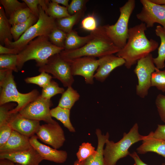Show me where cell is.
Masks as SVG:
<instances>
[{"label":"cell","mask_w":165,"mask_h":165,"mask_svg":"<svg viewBox=\"0 0 165 165\" xmlns=\"http://www.w3.org/2000/svg\"><path fill=\"white\" fill-rule=\"evenodd\" d=\"M152 2L161 5H165V0H150Z\"/></svg>","instance_id":"cell-49"},{"label":"cell","mask_w":165,"mask_h":165,"mask_svg":"<svg viewBox=\"0 0 165 165\" xmlns=\"http://www.w3.org/2000/svg\"><path fill=\"white\" fill-rule=\"evenodd\" d=\"M50 113L52 117L60 121L70 132H75L70 120V110L57 106L50 110Z\"/></svg>","instance_id":"cell-24"},{"label":"cell","mask_w":165,"mask_h":165,"mask_svg":"<svg viewBox=\"0 0 165 165\" xmlns=\"http://www.w3.org/2000/svg\"><path fill=\"white\" fill-rule=\"evenodd\" d=\"M64 49L52 43L48 36L38 37L30 42L17 54V68L20 70L24 64L30 60H35L36 65L41 67L47 63L51 57L60 53Z\"/></svg>","instance_id":"cell-4"},{"label":"cell","mask_w":165,"mask_h":165,"mask_svg":"<svg viewBox=\"0 0 165 165\" xmlns=\"http://www.w3.org/2000/svg\"><path fill=\"white\" fill-rule=\"evenodd\" d=\"M137 152L140 154L152 152L161 156L165 159V140L153 137L150 133L145 136L142 144L136 149Z\"/></svg>","instance_id":"cell-19"},{"label":"cell","mask_w":165,"mask_h":165,"mask_svg":"<svg viewBox=\"0 0 165 165\" xmlns=\"http://www.w3.org/2000/svg\"><path fill=\"white\" fill-rule=\"evenodd\" d=\"M0 165H21L6 159H0Z\"/></svg>","instance_id":"cell-47"},{"label":"cell","mask_w":165,"mask_h":165,"mask_svg":"<svg viewBox=\"0 0 165 165\" xmlns=\"http://www.w3.org/2000/svg\"><path fill=\"white\" fill-rule=\"evenodd\" d=\"M135 6V1L128 0L119 8V16L113 25L103 26L105 32L114 44L120 49L125 45L128 38V24Z\"/></svg>","instance_id":"cell-7"},{"label":"cell","mask_w":165,"mask_h":165,"mask_svg":"<svg viewBox=\"0 0 165 165\" xmlns=\"http://www.w3.org/2000/svg\"><path fill=\"white\" fill-rule=\"evenodd\" d=\"M38 70L40 72L50 73L66 87L71 86L74 81L70 62L64 59L59 53L51 57L45 65L39 67Z\"/></svg>","instance_id":"cell-8"},{"label":"cell","mask_w":165,"mask_h":165,"mask_svg":"<svg viewBox=\"0 0 165 165\" xmlns=\"http://www.w3.org/2000/svg\"><path fill=\"white\" fill-rule=\"evenodd\" d=\"M129 156L134 160V165H148L141 160L136 152H134L132 153H130Z\"/></svg>","instance_id":"cell-45"},{"label":"cell","mask_w":165,"mask_h":165,"mask_svg":"<svg viewBox=\"0 0 165 165\" xmlns=\"http://www.w3.org/2000/svg\"><path fill=\"white\" fill-rule=\"evenodd\" d=\"M99 66L94 75V78L103 82L110 73L116 68L125 64L122 58L114 54L106 55L99 58Z\"/></svg>","instance_id":"cell-17"},{"label":"cell","mask_w":165,"mask_h":165,"mask_svg":"<svg viewBox=\"0 0 165 165\" xmlns=\"http://www.w3.org/2000/svg\"><path fill=\"white\" fill-rule=\"evenodd\" d=\"M49 1L40 0V5L44 11L48 15V4Z\"/></svg>","instance_id":"cell-46"},{"label":"cell","mask_w":165,"mask_h":165,"mask_svg":"<svg viewBox=\"0 0 165 165\" xmlns=\"http://www.w3.org/2000/svg\"><path fill=\"white\" fill-rule=\"evenodd\" d=\"M87 0H72L67 7L69 14L70 15L83 11H85Z\"/></svg>","instance_id":"cell-38"},{"label":"cell","mask_w":165,"mask_h":165,"mask_svg":"<svg viewBox=\"0 0 165 165\" xmlns=\"http://www.w3.org/2000/svg\"><path fill=\"white\" fill-rule=\"evenodd\" d=\"M7 159L21 165H39L43 160L32 146L24 150L0 153V159Z\"/></svg>","instance_id":"cell-14"},{"label":"cell","mask_w":165,"mask_h":165,"mask_svg":"<svg viewBox=\"0 0 165 165\" xmlns=\"http://www.w3.org/2000/svg\"><path fill=\"white\" fill-rule=\"evenodd\" d=\"M48 15L55 19L70 16L68 13L67 7L61 6L52 1H49L48 4Z\"/></svg>","instance_id":"cell-29"},{"label":"cell","mask_w":165,"mask_h":165,"mask_svg":"<svg viewBox=\"0 0 165 165\" xmlns=\"http://www.w3.org/2000/svg\"><path fill=\"white\" fill-rule=\"evenodd\" d=\"M64 91L63 88L60 87L55 81L51 80L47 85L42 88L41 96L44 98L50 100L52 97L58 94H62Z\"/></svg>","instance_id":"cell-31"},{"label":"cell","mask_w":165,"mask_h":165,"mask_svg":"<svg viewBox=\"0 0 165 165\" xmlns=\"http://www.w3.org/2000/svg\"><path fill=\"white\" fill-rule=\"evenodd\" d=\"M52 78L48 73L42 72L37 76L27 77L24 80L26 83L34 84L43 88L51 81Z\"/></svg>","instance_id":"cell-34"},{"label":"cell","mask_w":165,"mask_h":165,"mask_svg":"<svg viewBox=\"0 0 165 165\" xmlns=\"http://www.w3.org/2000/svg\"><path fill=\"white\" fill-rule=\"evenodd\" d=\"M31 147L29 138L13 130L6 142L0 147V153L24 150Z\"/></svg>","instance_id":"cell-18"},{"label":"cell","mask_w":165,"mask_h":165,"mask_svg":"<svg viewBox=\"0 0 165 165\" xmlns=\"http://www.w3.org/2000/svg\"><path fill=\"white\" fill-rule=\"evenodd\" d=\"M20 51L17 49L8 48L0 44V54H17Z\"/></svg>","instance_id":"cell-44"},{"label":"cell","mask_w":165,"mask_h":165,"mask_svg":"<svg viewBox=\"0 0 165 165\" xmlns=\"http://www.w3.org/2000/svg\"><path fill=\"white\" fill-rule=\"evenodd\" d=\"M83 11L69 16L56 19L57 27L66 33L72 31L74 26L76 24L84 14Z\"/></svg>","instance_id":"cell-25"},{"label":"cell","mask_w":165,"mask_h":165,"mask_svg":"<svg viewBox=\"0 0 165 165\" xmlns=\"http://www.w3.org/2000/svg\"><path fill=\"white\" fill-rule=\"evenodd\" d=\"M91 32L92 37L86 44L76 49L64 50L59 53L61 57L68 61L85 56L99 58L117 53L120 50L108 36L103 26L98 27L96 30Z\"/></svg>","instance_id":"cell-2"},{"label":"cell","mask_w":165,"mask_h":165,"mask_svg":"<svg viewBox=\"0 0 165 165\" xmlns=\"http://www.w3.org/2000/svg\"><path fill=\"white\" fill-rule=\"evenodd\" d=\"M36 135L30 138L31 146L38 153L43 160L57 163H63L65 162L68 154L66 151L59 150L43 144L38 140Z\"/></svg>","instance_id":"cell-16"},{"label":"cell","mask_w":165,"mask_h":165,"mask_svg":"<svg viewBox=\"0 0 165 165\" xmlns=\"http://www.w3.org/2000/svg\"><path fill=\"white\" fill-rule=\"evenodd\" d=\"M38 9L39 16L37 22L30 27L17 41H11L6 39L4 42L5 47L16 49L20 52L36 37L48 36L54 29L57 28L56 19L46 14L39 5Z\"/></svg>","instance_id":"cell-6"},{"label":"cell","mask_w":165,"mask_h":165,"mask_svg":"<svg viewBox=\"0 0 165 165\" xmlns=\"http://www.w3.org/2000/svg\"><path fill=\"white\" fill-rule=\"evenodd\" d=\"M36 134L42 141L57 149L61 147L65 141L64 131L57 122L40 125Z\"/></svg>","instance_id":"cell-12"},{"label":"cell","mask_w":165,"mask_h":165,"mask_svg":"<svg viewBox=\"0 0 165 165\" xmlns=\"http://www.w3.org/2000/svg\"><path fill=\"white\" fill-rule=\"evenodd\" d=\"M156 68L151 53L138 61L134 72L138 79L136 93L140 97L144 98L148 95V90L151 86L152 75Z\"/></svg>","instance_id":"cell-9"},{"label":"cell","mask_w":165,"mask_h":165,"mask_svg":"<svg viewBox=\"0 0 165 165\" xmlns=\"http://www.w3.org/2000/svg\"><path fill=\"white\" fill-rule=\"evenodd\" d=\"M67 33L57 28L54 29L48 35L49 40L55 46L64 48Z\"/></svg>","instance_id":"cell-35"},{"label":"cell","mask_w":165,"mask_h":165,"mask_svg":"<svg viewBox=\"0 0 165 165\" xmlns=\"http://www.w3.org/2000/svg\"><path fill=\"white\" fill-rule=\"evenodd\" d=\"M151 86H155L158 90L165 92V70L161 71L156 68L152 75Z\"/></svg>","instance_id":"cell-32"},{"label":"cell","mask_w":165,"mask_h":165,"mask_svg":"<svg viewBox=\"0 0 165 165\" xmlns=\"http://www.w3.org/2000/svg\"><path fill=\"white\" fill-rule=\"evenodd\" d=\"M92 34L85 36H80L75 31L72 30L67 34L64 43V49L66 50L79 48L86 44L91 38Z\"/></svg>","instance_id":"cell-21"},{"label":"cell","mask_w":165,"mask_h":165,"mask_svg":"<svg viewBox=\"0 0 165 165\" xmlns=\"http://www.w3.org/2000/svg\"><path fill=\"white\" fill-rule=\"evenodd\" d=\"M84 162H79L77 160L75 161L73 165H84Z\"/></svg>","instance_id":"cell-50"},{"label":"cell","mask_w":165,"mask_h":165,"mask_svg":"<svg viewBox=\"0 0 165 165\" xmlns=\"http://www.w3.org/2000/svg\"><path fill=\"white\" fill-rule=\"evenodd\" d=\"M38 19V18L31 14L25 21L12 26L11 31L13 41H17L30 27L37 22Z\"/></svg>","instance_id":"cell-27"},{"label":"cell","mask_w":165,"mask_h":165,"mask_svg":"<svg viewBox=\"0 0 165 165\" xmlns=\"http://www.w3.org/2000/svg\"><path fill=\"white\" fill-rule=\"evenodd\" d=\"M69 61L73 76H81L84 78L86 84L92 85L94 83L95 72L99 66L98 59L85 56Z\"/></svg>","instance_id":"cell-13"},{"label":"cell","mask_w":165,"mask_h":165,"mask_svg":"<svg viewBox=\"0 0 165 165\" xmlns=\"http://www.w3.org/2000/svg\"><path fill=\"white\" fill-rule=\"evenodd\" d=\"M137 123L134 124L129 132L124 133L123 137L115 142L108 140L103 150L105 165H116L119 160L129 155V149L135 143L142 141L145 136L140 134Z\"/></svg>","instance_id":"cell-5"},{"label":"cell","mask_w":165,"mask_h":165,"mask_svg":"<svg viewBox=\"0 0 165 165\" xmlns=\"http://www.w3.org/2000/svg\"><path fill=\"white\" fill-rule=\"evenodd\" d=\"M96 134L98 140L96 152L84 161V165H105L104 147L106 141L109 139V134L108 132L105 135L102 134L101 130L99 129L96 130Z\"/></svg>","instance_id":"cell-20"},{"label":"cell","mask_w":165,"mask_h":165,"mask_svg":"<svg viewBox=\"0 0 165 165\" xmlns=\"http://www.w3.org/2000/svg\"><path fill=\"white\" fill-rule=\"evenodd\" d=\"M13 71L6 69L0 70V105L10 102H16L17 104L16 107L9 111L10 114L19 112L40 95L36 89L25 94L20 92L17 88Z\"/></svg>","instance_id":"cell-3"},{"label":"cell","mask_w":165,"mask_h":165,"mask_svg":"<svg viewBox=\"0 0 165 165\" xmlns=\"http://www.w3.org/2000/svg\"><path fill=\"white\" fill-rule=\"evenodd\" d=\"M11 114L8 124L13 130L29 138L36 133L40 125L39 121L25 118L18 112Z\"/></svg>","instance_id":"cell-15"},{"label":"cell","mask_w":165,"mask_h":165,"mask_svg":"<svg viewBox=\"0 0 165 165\" xmlns=\"http://www.w3.org/2000/svg\"><path fill=\"white\" fill-rule=\"evenodd\" d=\"M155 104L161 119L165 123V95L158 94L156 99Z\"/></svg>","instance_id":"cell-40"},{"label":"cell","mask_w":165,"mask_h":165,"mask_svg":"<svg viewBox=\"0 0 165 165\" xmlns=\"http://www.w3.org/2000/svg\"><path fill=\"white\" fill-rule=\"evenodd\" d=\"M11 25L6 16L4 9L0 6V42L2 45H4V42L6 39L12 41L13 38L11 31Z\"/></svg>","instance_id":"cell-26"},{"label":"cell","mask_w":165,"mask_h":165,"mask_svg":"<svg viewBox=\"0 0 165 165\" xmlns=\"http://www.w3.org/2000/svg\"><path fill=\"white\" fill-rule=\"evenodd\" d=\"M51 1L58 4H61L64 6L68 7L69 5L68 0H52Z\"/></svg>","instance_id":"cell-48"},{"label":"cell","mask_w":165,"mask_h":165,"mask_svg":"<svg viewBox=\"0 0 165 165\" xmlns=\"http://www.w3.org/2000/svg\"><path fill=\"white\" fill-rule=\"evenodd\" d=\"M162 165H165V163H163L162 164Z\"/></svg>","instance_id":"cell-51"},{"label":"cell","mask_w":165,"mask_h":165,"mask_svg":"<svg viewBox=\"0 0 165 165\" xmlns=\"http://www.w3.org/2000/svg\"><path fill=\"white\" fill-rule=\"evenodd\" d=\"M17 54H0V69H7L18 72L19 70L17 67Z\"/></svg>","instance_id":"cell-30"},{"label":"cell","mask_w":165,"mask_h":165,"mask_svg":"<svg viewBox=\"0 0 165 165\" xmlns=\"http://www.w3.org/2000/svg\"><path fill=\"white\" fill-rule=\"evenodd\" d=\"M82 28L87 31H93L97 28L96 18L93 15H89L84 18L81 23Z\"/></svg>","instance_id":"cell-39"},{"label":"cell","mask_w":165,"mask_h":165,"mask_svg":"<svg viewBox=\"0 0 165 165\" xmlns=\"http://www.w3.org/2000/svg\"><path fill=\"white\" fill-rule=\"evenodd\" d=\"M96 152L92 144L89 142H84L79 146V150L76 153L77 160L79 162L84 161L90 156Z\"/></svg>","instance_id":"cell-36"},{"label":"cell","mask_w":165,"mask_h":165,"mask_svg":"<svg viewBox=\"0 0 165 165\" xmlns=\"http://www.w3.org/2000/svg\"><path fill=\"white\" fill-rule=\"evenodd\" d=\"M29 9L32 14L39 17V10L38 6L40 0H22Z\"/></svg>","instance_id":"cell-42"},{"label":"cell","mask_w":165,"mask_h":165,"mask_svg":"<svg viewBox=\"0 0 165 165\" xmlns=\"http://www.w3.org/2000/svg\"><path fill=\"white\" fill-rule=\"evenodd\" d=\"M31 14L28 7L20 9L10 17L9 19V22L12 26L21 23L26 21Z\"/></svg>","instance_id":"cell-33"},{"label":"cell","mask_w":165,"mask_h":165,"mask_svg":"<svg viewBox=\"0 0 165 165\" xmlns=\"http://www.w3.org/2000/svg\"><path fill=\"white\" fill-rule=\"evenodd\" d=\"M0 2L8 19L18 10L27 7L24 2H21L17 0H0Z\"/></svg>","instance_id":"cell-28"},{"label":"cell","mask_w":165,"mask_h":165,"mask_svg":"<svg viewBox=\"0 0 165 165\" xmlns=\"http://www.w3.org/2000/svg\"><path fill=\"white\" fill-rule=\"evenodd\" d=\"M8 103L0 105V126L8 124L11 115L9 111L13 109V107L15 105L14 104Z\"/></svg>","instance_id":"cell-37"},{"label":"cell","mask_w":165,"mask_h":165,"mask_svg":"<svg viewBox=\"0 0 165 165\" xmlns=\"http://www.w3.org/2000/svg\"><path fill=\"white\" fill-rule=\"evenodd\" d=\"M147 28L145 24L142 22L130 28L125 45L116 53V56L125 60L124 65L128 69L158 48L157 42L147 37L145 32Z\"/></svg>","instance_id":"cell-1"},{"label":"cell","mask_w":165,"mask_h":165,"mask_svg":"<svg viewBox=\"0 0 165 165\" xmlns=\"http://www.w3.org/2000/svg\"><path fill=\"white\" fill-rule=\"evenodd\" d=\"M152 136L158 139L165 140V125L158 124L154 132H150Z\"/></svg>","instance_id":"cell-43"},{"label":"cell","mask_w":165,"mask_h":165,"mask_svg":"<svg viewBox=\"0 0 165 165\" xmlns=\"http://www.w3.org/2000/svg\"><path fill=\"white\" fill-rule=\"evenodd\" d=\"M52 105L50 100L44 98L40 95L18 113L30 119L43 121L46 123H54L56 121L52 119L50 109Z\"/></svg>","instance_id":"cell-10"},{"label":"cell","mask_w":165,"mask_h":165,"mask_svg":"<svg viewBox=\"0 0 165 165\" xmlns=\"http://www.w3.org/2000/svg\"><path fill=\"white\" fill-rule=\"evenodd\" d=\"M13 131L9 124L0 126V147L6 142Z\"/></svg>","instance_id":"cell-41"},{"label":"cell","mask_w":165,"mask_h":165,"mask_svg":"<svg viewBox=\"0 0 165 165\" xmlns=\"http://www.w3.org/2000/svg\"><path fill=\"white\" fill-rule=\"evenodd\" d=\"M140 2L142 7L136 15L137 19L145 23L147 28L157 23L165 29V5L156 4L150 0H141Z\"/></svg>","instance_id":"cell-11"},{"label":"cell","mask_w":165,"mask_h":165,"mask_svg":"<svg viewBox=\"0 0 165 165\" xmlns=\"http://www.w3.org/2000/svg\"><path fill=\"white\" fill-rule=\"evenodd\" d=\"M155 33L160 39V44L158 48V55L156 57L153 58L154 63L156 67L162 69L165 66V29L160 25L156 27Z\"/></svg>","instance_id":"cell-22"},{"label":"cell","mask_w":165,"mask_h":165,"mask_svg":"<svg viewBox=\"0 0 165 165\" xmlns=\"http://www.w3.org/2000/svg\"><path fill=\"white\" fill-rule=\"evenodd\" d=\"M80 97L79 94L76 90L72 86L68 87L62 94L57 106L70 110Z\"/></svg>","instance_id":"cell-23"}]
</instances>
